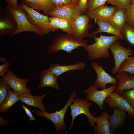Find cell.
I'll return each instance as SVG.
<instances>
[{
  "label": "cell",
  "mask_w": 134,
  "mask_h": 134,
  "mask_svg": "<svg viewBox=\"0 0 134 134\" xmlns=\"http://www.w3.org/2000/svg\"><path fill=\"white\" fill-rule=\"evenodd\" d=\"M99 37H98L96 35H92L91 37L95 41V43L82 47L87 51L88 57L91 61L100 58H109L110 56L109 51L110 47L114 42L121 39L118 37L114 35L105 36L101 33Z\"/></svg>",
  "instance_id": "1"
},
{
  "label": "cell",
  "mask_w": 134,
  "mask_h": 134,
  "mask_svg": "<svg viewBox=\"0 0 134 134\" xmlns=\"http://www.w3.org/2000/svg\"><path fill=\"white\" fill-rule=\"evenodd\" d=\"M87 44V41L79 38L71 34L62 33L59 34L49 46L48 52L50 54L55 53L63 50L68 53L80 46Z\"/></svg>",
  "instance_id": "2"
},
{
  "label": "cell",
  "mask_w": 134,
  "mask_h": 134,
  "mask_svg": "<svg viewBox=\"0 0 134 134\" xmlns=\"http://www.w3.org/2000/svg\"><path fill=\"white\" fill-rule=\"evenodd\" d=\"M5 8L12 16L16 24V30L11 37L19 33L25 31L34 32L40 36L44 35L38 27L29 21L27 13L20 5H18L15 7L7 6Z\"/></svg>",
  "instance_id": "3"
},
{
  "label": "cell",
  "mask_w": 134,
  "mask_h": 134,
  "mask_svg": "<svg viewBox=\"0 0 134 134\" xmlns=\"http://www.w3.org/2000/svg\"><path fill=\"white\" fill-rule=\"evenodd\" d=\"M77 93L75 90L72 92L69 100L64 106L59 111L52 113H48L45 111H42L36 110L35 112L38 116L46 118L52 121L55 126L56 132L66 129L67 125L64 122V118L66 111L68 107L73 102L74 98L77 96Z\"/></svg>",
  "instance_id": "4"
},
{
  "label": "cell",
  "mask_w": 134,
  "mask_h": 134,
  "mask_svg": "<svg viewBox=\"0 0 134 134\" xmlns=\"http://www.w3.org/2000/svg\"><path fill=\"white\" fill-rule=\"evenodd\" d=\"M20 5L27 13L29 21L38 27L44 34L53 32L48 15L41 14L23 3H22Z\"/></svg>",
  "instance_id": "5"
},
{
  "label": "cell",
  "mask_w": 134,
  "mask_h": 134,
  "mask_svg": "<svg viewBox=\"0 0 134 134\" xmlns=\"http://www.w3.org/2000/svg\"><path fill=\"white\" fill-rule=\"evenodd\" d=\"M88 101L86 98L83 99L77 98H74L73 103L70 105L72 119L69 129L74 126L73 121L75 118L81 114H84L86 116L88 119L89 123L92 127L94 125L95 117L91 114L89 109L92 104L91 102H88Z\"/></svg>",
  "instance_id": "6"
},
{
  "label": "cell",
  "mask_w": 134,
  "mask_h": 134,
  "mask_svg": "<svg viewBox=\"0 0 134 134\" xmlns=\"http://www.w3.org/2000/svg\"><path fill=\"white\" fill-rule=\"evenodd\" d=\"M116 85L113 84L110 87L101 90H98L93 85L90 86L84 93L86 95V99L89 101H92L97 104L101 110H103V102L114 91Z\"/></svg>",
  "instance_id": "7"
},
{
  "label": "cell",
  "mask_w": 134,
  "mask_h": 134,
  "mask_svg": "<svg viewBox=\"0 0 134 134\" xmlns=\"http://www.w3.org/2000/svg\"><path fill=\"white\" fill-rule=\"evenodd\" d=\"M78 4L71 3L62 6H56L48 15L51 17L66 19L71 26L77 17L82 14L78 7Z\"/></svg>",
  "instance_id": "8"
},
{
  "label": "cell",
  "mask_w": 134,
  "mask_h": 134,
  "mask_svg": "<svg viewBox=\"0 0 134 134\" xmlns=\"http://www.w3.org/2000/svg\"><path fill=\"white\" fill-rule=\"evenodd\" d=\"M109 49L114 57L115 65L112 69L111 72L113 75L118 73L121 63L128 59L130 55H134L132 49L129 48H127L122 46L119 42L116 41L111 45Z\"/></svg>",
  "instance_id": "9"
},
{
  "label": "cell",
  "mask_w": 134,
  "mask_h": 134,
  "mask_svg": "<svg viewBox=\"0 0 134 134\" xmlns=\"http://www.w3.org/2000/svg\"><path fill=\"white\" fill-rule=\"evenodd\" d=\"M90 19L86 14L79 16L71 26V34L81 39L91 37L88 31L94 25L90 24Z\"/></svg>",
  "instance_id": "10"
},
{
  "label": "cell",
  "mask_w": 134,
  "mask_h": 134,
  "mask_svg": "<svg viewBox=\"0 0 134 134\" xmlns=\"http://www.w3.org/2000/svg\"><path fill=\"white\" fill-rule=\"evenodd\" d=\"M91 65L95 71L97 78L93 85L97 88L104 89L109 83L117 85L118 81L107 72L100 64L96 62H92Z\"/></svg>",
  "instance_id": "11"
},
{
  "label": "cell",
  "mask_w": 134,
  "mask_h": 134,
  "mask_svg": "<svg viewBox=\"0 0 134 134\" xmlns=\"http://www.w3.org/2000/svg\"><path fill=\"white\" fill-rule=\"evenodd\" d=\"M2 78L9 84L13 91L19 95L31 92L26 86L27 83L30 80V79L19 78L9 69L5 76Z\"/></svg>",
  "instance_id": "12"
},
{
  "label": "cell",
  "mask_w": 134,
  "mask_h": 134,
  "mask_svg": "<svg viewBox=\"0 0 134 134\" xmlns=\"http://www.w3.org/2000/svg\"><path fill=\"white\" fill-rule=\"evenodd\" d=\"M104 102L109 104L112 109L120 108L126 112L131 117L134 118V109L124 98L114 91L106 98Z\"/></svg>",
  "instance_id": "13"
},
{
  "label": "cell",
  "mask_w": 134,
  "mask_h": 134,
  "mask_svg": "<svg viewBox=\"0 0 134 134\" xmlns=\"http://www.w3.org/2000/svg\"><path fill=\"white\" fill-rule=\"evenodd\" d=\"M118 9L115 6L105 5L91 11L87 10L86 14L94 21H109Z\"/></svg>",
  "instance_id": "14"
},
{
  "label": "cell",
  "mask_w": 134,
  "mask_h": 134,
  "mask_svg": "<svg viewBox=\"0 0 134 134\" xmlns=\"http://www.w3.org/2000/svg\"><path fill=\"white\" fill-rule=\"evenodd\" d=\"M127 116V112L120 108H116L113 113L109 115V120L111 134L121 130L124 126Z\"/></svg>",
  "instance_id": "15"
},
{
  "label": "cell",
  "mask_w": 134,
  "mask_h": 134,
  "mask_svg": "<svg viewBox=\"0 0 134 134\" xmlns=\"http://www.w3.org/2000/svg\"><path fill=\"white\" fill-rule=\"evenodd\" d=\"M22 3L37 11L41 10L44 14L49 13L56 6L51 0H21Z\"/></svg>",
  "instance_id": "16"
},
{
  "label": "cell",
  "mask_w": 134,
  "mask_h": 134,
  "mask_svg": "<svg viewBox=\"0 0 134 134\" xmlns=\"http://www.w3.org/2000/svg\"><path fill=\"white\" fill-rule=\"evenodd\" d=\"M50 92L40 96H34L30 92L27 93L19 95L20 101L28 105L37 107L41 111H45V105L42 103V100Z\"/></svg>",
  "instance_id": "17"
},
{
  "label": "cell",
  "mask_w": 134,
  "mask_h": 134,
  "mask_svg": "<svg viewBox=\"0 0 134 134\" xmlns=\"http://www.w3.org/2000/svg\"><path fill=\"white\" fill-rule=\"evenodd\" d=\"M58 77L48 69L42 70L40 76V82L38 87L39 89L46 87L53 88L56 90L59 89L57 81Z\"/></svg>",
  "instance_id": "18"
},
{
  "label": "cell",
  "mask_w": 134,
  "mask_h": 134,
  "mask_svg": "<svg viewBox=\"0 0 134 134\" xmlns=\"http://www.w3.org/2000/svg\"><path fill=\"white\" fill-rule=\"evenodd\" d=\"M129 73L123 71L116 75L118 83L115 92L118 94L124 90L134 88V75H130Z\"/></svg>",
  "instance_id": "19"
},
{
  "label": "cell",
  "mask_w": 134,
  "mask_h": 134,
  "mask_svg": "<svg viewBox=\"0 0 134 134\" xmlns=\"http://www.w3.org/2000/svg\"><path fill=\"white\" fill-rule=\"evenodd\" d=\"M85 67L83 62L75 64L64 65L54 63H51L48 69L53 72L58 77L63 73L71 70H83Z\"/></svg>",
  "instance_id": "20"
},
{
  "label": "cell",
  "mask_w": 134,
  "mask_h": 134,
  "mask_svg": "<svg viewBox=\"0 0 134 134\" xmlns=\"http://www.w3.org/2000/svg\"><path fill=\"white\" fill-rule=\"evenodd\" d=\"M8 12V14L0 21V37L4 35H10V37H11L16 29V22L12 15Z\"/></svg>",
  "instance_id": "21"
},
{
  "label": "cell",
  "mask_w": 134,
  "mask_h": 134,
  "mask_svg": "<svg viewBox=\"0 0 134 134\" xmlns=\"http://www.w3.org/2000/svg\"><path fill=\"white\" fill-rule=\"evenodd\" d=\"M109 115L106 112H103L101 115L95 117L96 125L94 128V132L96 134H111L109 120Z\"/></svg>",
  "instance_id": "22"
},
{
  "label": "cell",
  "mask_w": 134,
  "mask_h": 134,
  "mask_svg": "<svg viewBox=\"0 0 134 134\" xmlns=\"http://www.w3.org/2000/svg\"><path fill=\"white\" fill-rule=\"evenodd\" d=\"M99 27L98 30L93 32V35H96L98 33L104 32L112 34L120 38L122 40L124 38L121 33L117 30L109 21L94 20Z\"/></svg>",
  "instance_id": "23"
},
{
  "label": "cell",
  "mask_w": 134,
  "mask_h": 134,
  "mask_svg": "<svg viewBox=\"0 0 134 134\" xmlns=\"http://www.w3.org/2000/svg\"><path fill=\"white\" fill-rule=\"evenodd\" d=\"M109 21L121 33L126 22V14L125 9L118 8Z\"/></svg>",
  "instance_id": "24"
},
{
  "label": "cell",
  "mask_w": 134,
  "mask_h": 134,
  "mask_svg": "<svg viewBox=\"0 0 134 134\" xmlns=\"http://www.w3.org/2000/svg\"><path fill=\"white\" fill-rule=\"evenodd\" d=\"M19 96L13 91L10 90L9 94L3 105L0 108V112H5L11 107L16 103L20 101Z\"/></svg>",
  "instance_id": "25"
},
{
  "label": "cell",
  "mask_w": 134,
  "mask_h": 134,
  "mask_svg": "<svg viewBox=\"0 0 134 134\" xmlns=\"http://www.w3.org/2000/svg\"><path fill=\"white\" fill-rule=\"evenodd\" d=\"M126 71L130 75H134V55L129 56L121 64L118 73Z\"/></svg>",
  "instance_id": "26"
},
{
  "label": "cell",
  "mask_w": 134,
  "mask_h": 134,
  "mask_svg": "<svg viewBox=\"0 0 134 134\" xmlns=\"http://www.w3.org/2000/svg\"><path fill=\"white\" fill-rule=\"evenodd\" d=\"M121 33L124 39L130 45H133L134 46V27L126 23Z\"/></svg>",
  "instance_id": "27"
},
{
  "label": "cell",
  "mask_w": 134,
  "mask_h": 134,
  "mask_svg": "<svg viewBox=\"0 0 134 134\" xmlns=\"http://www.w3.org/2000/svg\"><path fill=\"white\" fill-rule=\"evenodd\" d=\"M11 88L9 84L2 78L0 79V108L7 97Z\"/></svg>",
  "instance_id": "28"
},
{
  "label": "cell",
  "mask_w": 134,
  "mask_h": 134,
  "mask_svg": "<svg viewBox=\"0 0 134 134\" xmlns=\"http://www.w3.org/2000/svg\"><path fill=\"white\" fill-rule=\"evenodd\" d=\"M119 94L124 98L134 109V88L123 90Z\"/></svg>",
  "instance_id": "29"
},
{
  "label": "cell",
  "mask_w": 134,
  "mask_h": 134,
  "mask_svg": "<svg viewBox=\"0 0 134 134\" xmlns=\"http://www.w3.org/2000/svg\"><path fill=\"white\" fill-rule=\"evenodd\" d=\"M126 22L134 28V4L130 3L125 9Z\"/></svg>",
  "instance_id": "30"
},
{
  "label": "cell",
  "mask_w": 134,
  "mask_h": 134,
  "mask_svg": "<svg viewBox=\"0 0 134 134\" xmlns=\"http://www.w3.org/2000/svg\"><path fill=\"white\" fill-rule=\"evenodd\" d=\"M108 0H88L87 9L91 11L99 7L105 5Z\"/></svg>",
  "instance_id": "31"
},
{
  "label": "cell",
  "mask_w": 134,
  "mask_h": 134,
  "mask_svg": "<svg viewBox=\"0 0 134 134\" xmlns=\"http://www.w3.org/2000/svg\"><path fill=\"white\" fill-rule=\"evenodd\" d=\"M106 3L114 5L118 8L124 9L131 3L130 0H108Z\"/></svg>",
  "instance_id": "32"
},
{
  "label": "cell",
  "mask_w": 134,
  "mask_h": 134,
  "mask_svg": "<svg viewBox=\"0 0 134 134\" xmlns=\"http://www.w3.org/2000/svg\"><path fill=\"white\" fill-rule=\"evenodd\" d=\"M58 29H60L67 33L71 34V26L66 19L62 18L58 25Z\"/></svg>",
  "instance_id": "33"
},
{
  "label": "cell",
  "mask_w": 134,
  "mask_h": 134,
  "mask_svg": "<svg viewBox=\"0 0 134 134\" xmlns=\"http://www.w3.org/2000/svg\"><path fill=\"white\" fill-rule=\"evenodd\" d=\"M62 18L57 17H49L50 24L52 29L53 32L58 30V25Z\"/></svg>",
  "instance_id": "34"
},
{
  "label": "cell",
  "mask_w": 134,
  "mask_h": 134,
  "mask_svg": "<svg viewBox=\"0 0 134 134\" xmlns=\"http://www.w3.org/2000/svg\"><path fill=\"white\" fill-rule=\"evenodd\" d=\"M10 65V63L7 61L3 63V64L0 65V76L2 78L4 77L7 73L9 69L8 67Z\"/></svg>",
  "instance_id": "35"
},
{
  "label": "cell",
  "mask_w": 134,
  "mask_h": 134,
  "mask_svg": "<svg viewBox=\"0 0 134 134\" xmlns=\"http://www.w3.org/2000/svg\"><path fill=\"white\" fill-rule=\"evenodd\" d=\"M88 0H79L78 7L82 14H86L87 9V3Z\"/></svg>",
  "instance_id": "36"
},
{
  "label": "cell",
  "mask_w": 134,
  "mask_h": 134,
  "mask_svg": "<svg viewBox=\"0 0 134 134\" xmlns=\"http://www.w3.org/2000/svg\"><path fill=\"white\" fill-rule=\"evenodd\" d=\"M56 6H61L72 3L71 0H51Z\"/></svg>",
  "instance_id": "37"
},
{
  "label": "cell",
  "mask_w": 134,
  "mask_h": 134,
  "mask_svg": "<svg viewBox=\"0 0 134 134\" xmlns=\"http://www.w3.org/2000/svg\"><path fill=\"white\" fill-rule=\"evenodd\" d=\"M22 107L23 108L26 114L29 117V118L30 120L33 121L35 120V118L34 116L33 115L32 113L24 105L22 104Z\"/></svg>",
  "instance_id": "38"
},
{
  "label": "cell",
  "mask_w": 134,
  "mask_h": 134,
  "mask_svg": "<svg viewBox=\"0 0 134 134\" xmlns=\"http://www.w3.org/2000/svg\"><path fill=\"white\" fill-rule=\"evenodd\" d=\"M8 6L12 7H15L18 5L17 0H5Z\"/></svg>",
  "instance_id": "39"
},
{
  "label": "cell",
  "mask_w": 134,
  "mask_h": 134,
  "mask_svg": "<svg viewBox=\"0 0 134 134\" xmlns=\"http://www.w3.org/2000/svg\"><path fill=\"white\" fill-rule=\"evenodd\" d=\"M8 123V121L5 119L0 116V126H4L6 125Z\"/></svg>",
  "instance_id": "40"
},
{
  "label": "cell",
  "mask_w": 134,
  "mask_h": 134,
  "mask_svg": "<svg viewBox=\"0 0 134 134\" xmlns=\"http://www.w3.org/2000/svg\"><path fill=\"white\" fill-rule=\"evenodd\" d=\"M0 61L3 63L7 61V59L4 57H0Z\"/></svg>",
  "instance_id": "41"
},
{
  "label": "cell",
  "mask_w": 134,
  "mask_h": 134,
  "mask_svg": "<svg viewBox=\"0 0 134 134\" xmlns=\"http://www.w3.org/2000/svg\"><path fill=\"white\" fill-rule=\"evenodd\" d=\"M79 0H71L72 3L78 4Z\"/></svg>",
  "instance_id": "42"
},
{
  "label": "cell",
  "mask_w": 134,
  "mask_h": 134,
  "mask_svg": "<svg viewBox=\"0 0 134 134\" xmlns=\"http://www.w3.org/2000/svg\"><path fill=\"white\" fill-rule=\"evenodd\" d=\"M131 3L134 4V0H130Z\"/></svg>",
  "instance_id": "43"
}]
</instances>
